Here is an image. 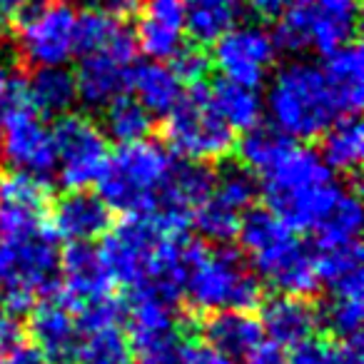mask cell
I'll use <instances>...</instances> for the list:
<instances>
[{"label":"cell","instance_id":"1","mask_svg":"<svg viewBox=\"0 0 364 364\" xmlns=\"http://www.w3.org/2000/svg\"><path fill=\"white\" fill-rule=\"evenodd\" d=\"M235 237L250 257L252 272L269 287L289 297H312L319 292L314 255L297 240L282 220L269 210L250 208L240 220Z\"/></svg>","mask_w":364,"mask_h":364},{"label":"cell","instance_id":"2","mask_svg":"<svg viewBox=\"0 0 364 364\" xmlns=\"http://www.w3.org/2000/svg\"><path fill=\"white\" fill-rule=\"evenodd\" d=\"M182 297L193 312L215 314L225 309L252 312L264 302V289L247 259L230 247L190 242Z\"/></svg>","mask_w":364,"mask_h":364},{"label":"cell","instance_id":"3","mask_svg":"<svg viewBox=\"0 0 364 364\" xmlns=\"http://www.w3.org/2000/svg\"><path fill=\"white\" fill-rule=\"evenodd\" d=\"M264 107L272 127L292 140L319 137L339 117L322 65L307 60L284 63L274 73Z\"/></svg>","mask_w":364,"mask_h":364},{"label":"cell","instance_id":"4","mask_svg":"<svg viewBox=\"0 0 364 364\" xmlns=\"http://www.w3.org/2000/svg\"><path fill=\"white\" fill-rule=\"evenodd\" d=\"M175 157L155 140L120 145L115 155H107L105 167L97 175V198L122 215L155 213L160 190L170 175Z\"/></svg>","mask_w":364,"mask_h":364},{"label":"cell","instance_id":"5","mask_svg":"<svg viewBox=\"0 0 364 364\" xmlns=\"http://www.w3.org/2000/svg\"><path fill=\"white\" fill-rule=\"evenodd\" d=\"M0 157L11 170L48 182L55 172L53 132L33 105L26 82L18 77L0 102Z\"/></svg>","mask_w":364,"mask_h":364},{"label":"cell","instance_id":"6","mask_svg":"<svg viewBox=\"0 0 364 364\" xmlns=\"http://www.w3.org/2000/svg\"><path fill=\"white\" fill-rule=\"evenodd\" d=\"M75 8L68 0H31L16 16L18 55L28 68H58L75 55Z\"/></svg>","mask_w":364,"mask_h":364},{"label":"cell","instance_id":"7","mask_svg":"<svg viewBox=\"0 0 364 364\" xmlns=\"http://www.w3.org/2000/svg\"><path fill=\"white\" fill-rule=\"evenodd\" d=\"M165 137L172 152L190 162H218L235 147V132L210 107L205 85H195L167 115Z\"/></svg>","mask_w":364,"mask_h":364},{"label":"cell","instance_id":"8","mask_svg":"<svg viewBox=\"0 0 364 364\" xmlns=\"http://www.w3.org/2000/svg\"><path fill=\"white\" fill-rule=\"evenodd\" d=\"M55 172L65 190H87L107 162V137L87 115L65 112L53 127Z\"/></svg>","mask_w":364,"mask_h":364},{"label":"cell","instance_id":"9","mask_svg":"<svg viewBox=\"0 0 364 364\" xmlns=\"http://www.w3.org/2000/svg\"><path fill=\"white\" fill-rule=\"evenodd\" d=\"M213 63L223 75L232 82L257 90L269 77L274 60H277V46L269 31L262 26H232L223 38L213 43Z\"/></svg>","mask_w":364,"mask_h":364},{"label":"cell","instance_id":"10","mask_svg":"<svg viewBox=\"0 0 364 364\" xmlns=\"http://www.w3.org/2000/svg\"><path fill=\"white\" fill-rule=\"evenodd\" d=\"M135 55L137 46L132 33L127 38H122L110 50L82 55L80 63H77V70L73 73L75 75L77 100H82V105L92 107V110H102L115 97L125 95V90L130 87V73L135 68Z\"/></svg>","mask_w":364,"mask_h":364},{"label":"cell","instance_id":"11","mask_svg":"<svg viewBox=\"0 0 364 364\" xmlns=\"http://www.w3.org/2000/svg\"><path fill=\"white\" fill-rule=\"evenodd\" d=\"M175 304V299L150 287L130 289L122 319H127V339L132 349H137L140 354L177 349L180 317H177Z\"/></svg>","mask_w":364,"mask_h":364},{"label":"cell","instance_id":"12","mask_svg":"<svg viewBox=\"0 0 364 364\" xmlns=\"http://www.w3.org/2000/svg\"><path fill=\"white\" fill-rule=\"evenodd\" d=\"M31 312L28 332L43 364H75L82 337L75 312L58 294H50Z\"/></svg>","mask_w":364,"mask_h":364},{"label":"cell","instance_id":"13","mask_svg":"<svg viewBox=\"0 0 364 364\" xmlns=\"http://www.w3.org/2000/svg\"><path fill=\"white\" fill-rule=\"evenodd\" d=\"M58 272H60V294L58 297L73 312L112 294V279L97 250L90 247V242L68 245L58 259Z\"/></svg>","mask_w":364,"mask_h":364},{"label":"cell","instance_id":"14","mask_svg":"<svg viewBox=\"0 0 364 364\" xmlns=\"http://www.w3.org/2000/svg\"><path fill=\"white\" fill-rule=\"evenodd\" d=\"M132 38L150 60H170L185 46V0H145Z\"/></svg>","mask_w":364,"mask_h":364},{"label":"cell","instance_id":"15","mask_svg":"<svg viewBox=\"0 0 364 364\" xmlns=\"http://www.w3.org/2000/svg\"><path fill=\"white\" fill-rule=\"evenodd\" d=\"M50 232L55 240L70 242H92L110 230V210L87 190H68L55 200L50 210Z\"/></svg>","mask_w":364,"mask_h":364},{"label":"cell","instance_id":"16","mask_svg":"<svg viewBox=\"0 0 364 364\" xmlns=\"http://www.w3.org/2000/svg\"><path fill=\"white\" fill-rule=\"evenodd\" d=\"M213 188L215 172L205 162H175L160 190L155 213H162L165 218L188 225L193 210L213 195Z\"/></svg>","mask_w":364,"mask_h":364},{"label":"cell","instance_id":"17","mask_svg":"<svg viewBox=\"0 0 364 364\" xmlns=\"http://www.w3.org/2000/svg\"><path fill=\"white\" fill-rule=\"evenodd\" d=\"M259 307H262V319H259L262 332L279 349H294L297 344L312 339L319 327V312L302 297L279 294Z\"/></svg>","mask_w":364,"mask_h":364},{"label":"cell","instance_id":"18","mask_svg":"<svg viewBox=\"0 0 364 364\" xmlns=\"http://www.w3.org/2000/svg\"><path fill=\"white\" fill-rule=\"evenodd\" d=\"M339 115H357L364 102V58L357 43L329 53L322 65Z\"/></svg>","mask_w":364,"mask_h":364},{"label":"cell","instance_id":"19","mask_svg":"<svg viewBox=\"0 0 364 364\" xmlns=\"http://www.w3.org/2000/svg\"><path fill=\"white\" fill-rule=\"evenodd\" d=\"M203 332L205 342L218 352L228 354L230 359H245L264 342L259 319H255L250 312H235V309L210 314L203 324Z\"/></svg>","mask_w":364,"mask_h":364},{"label":"cell","instance_id":"20","mask_svg":"<svg viewBox=\"0 0 364 364\" xmlns=\"http://www.w3.org/2000/svg\"><path fill=\"white\" fill-rule=\"evenodd\" d=\"M205 95H208L210 107L232 132H247L262 120L264 102L255 87H245L223 77L213 87H205Z\"/></svg>","mask_w":364,"mask_h":364},{"label":"cell","instance_id":"21","mask_svg":"<svg viewBox=\"0 0 364 364\" xmlns=\"http://www.w3.org/2000/svg\"><path fill=\"white\" fill-rule=\"evenodd\" d=\"M130 87L135 90V100L145 107L150 115L167 117L182 100V82L165 63H142L130 73Z\"/></svg>","mask_w":364,"mask_h":364},{"label":"cell","instance_id":"22","mask_svg":"<svg viewBox=\"0 0 364 364\" xmlns=\"http://www.w3.org/2000/svg\"><path fill=\"white\" fill-rule=\"evenodd\" d=\"M319 157L332 172H347L354 175L364 157V127L357 115L337 117L327 130L322 132Z\"/></svg>","mask_w":364,"mask_h":364},{"label":"cell","instance_id":"23","mask_svg":"<svg viewBox=\"0 0 364 364\" xmlns=\"http://www.w3.org/2000/svg\"><path fill=\"white\" fill-rule=\"evenodd\" d=\"M242 0H185V33L198 46H213L237 23Z\"/></svg>","mask_w":364,"mask_h":364},{"label":"cell","instance_id":"24","mask_svg":"<svg viewBox=\"0 0 364 364\" xmlns=\"http://www.w3.org/2000/svg\"><path fill=\"white\" fill-rule=\"evenodd\" d=\"M26 87L41 115H65L77 100L75 75L65 70V65L36 68Z\"/></svg>","mask_w":364,"mask_h":364},{"label":"cell","instance_id":"25","mask_svg":"<svg viewBox=\"0 0 364 364\" xmlns=\"http://www.w3.org/2000/svg\"><path fill=\"white\" fill-rule=\"evenodd\" d=\"M130 36L122 21L107 16L97 6H90L75 16V55H90L115 48L122 38Z\"/></svg>","mask_w":364,"mask_h":364},{"label":"cell","instance_id":"26","mask_svg":"<svg viewBox=\"0 0 364 364\" xmlns=\"http://www.w3.org/2000/svg\"><path fill=\"white\" fill-rule=\"evenodd\" d=\"M75 364H132V344L120 324L87 329L80 337Z\"/></svg>","mask_w":364,"mask_h":364},{"label":"cell","instance_id":"27","mask_svg":"<svg viewBox=\"0 0 364 364\" xmlns=\"http://www.w3.org/2000/svg\"><path fill=\"white\" fill-rule=\"evenodd\" d=\"M105 110V120L102 127L112 140H117L120 145H130V142L147 140L152 132V115L135 100V97L120 95L102 107Z\"/></svg>","mask_w":364,"mask_h":364},{"label":"cell","instance_id":"28","mask_svg":"<svg viewBox=\"0 0 364 364\" xmlns=\"http://www.w3.org/2000/svg\"><path fill=\"white\" fill-rule=\"evenodd\" d=\"M289 145H294L292 137L279 132L272 125H255L245 132V137L237 142V155L242 167L250 172H259L262 175Z\"/></svg>","mask_w":364,"mask_h":364},{"label":"cell","instance_id":"29","mask_svg":"<svg viewBox=\"0 0 364 364\" xmlns=\"http://www.w3.org/2000/svg\"><path fill=\"white\" fill-rule=\"evenodd\" d=\"M359 230H362V203H359V195L352 193V190H344V195L334 205L329 218L314 232V245L352 242V240H359Z\"/></svg>","mask_w":364,"mask_h":364},{"label":"cell","instance_id":"30","mask_svg":"<svg viewBox=\"0 0 364 364\" xmlns=\"http://www.w3.org/2000/svg\"><path fill=\"white\" fill-rule=\"evenodd\" d=\"M364 319V299L362 292H339L329 294L327 307L319 314V324L329 329L339 342L347 339H359Z\"/></svg>","mask_w":364,"mask_h":364},{"label":"cell","instance_id":"31","mask_svg":"<svg viewBox=\"0 0 364 364\" xmlns=\"http://www.w3.org/2000/svg\"><path fill=\"white\" fill-rule=\"evenodd\" d=\"M190 220H193L200 237H205L208 242H215V245H225V242H230V240H235L242 215L235 213L232 208H228L225 203H220L218 198L210 195L203 205H198V208L193 210Z\"/></svg>","mask_w":364,"mask_h":364},{"label":"cell","instance_id":"32","mask_svg":"<svg viewBox=\"0 0 364 364\" xmlns=\"http://www.w3.org/2000/svg\"><path fill=\"white\" fill-rule=\"evenodd\" d=\"M289 364H364L362 339L329 342V339H307L292 349Z\"/></svg>","mask_w":364,"mask_h":364},{"label":"cell","instance_id":"33","mask_svg":"<svg viewBox=\"0 0 364 364\" xmlns=\"http://www.w3.org/2000/svg\"><path fill=\"white\" fill-rule=\"evenodd\" d=\"M259 195V185L247 167H228L223 175H215L213 198L232 208L235 213L245 215L255 205Z\"/></svg>","mask_w":364,"mask_h":364},{"label":"cell","instance_id":"34","mask_svg":"<svg viewBox=\"0 0 364 364\" xmlns=\"http://www.w3.org/2000/svg\"><path fill=\"white\" fill-rule=\"evenodd\" d=\"M172 65L170 70L175 73V77L182 82V85H203L205 77H208L210 68H213V60L210 55L203 50V48H185L182 46L175 55L170 58Z\"/></svg>","mask_w":364,"mask_h":364},{"label":"cell","instance_id":"35","mask_svg":"<svg viewBox=\"0 0 364 364\" xmlns=\"http://www.w3.org/2000/svg\"><path fill=\"white\" fill-rule=\"evenodd\" d=\"M177 364H235V359L218 352L208 342H188L177 349Z\"/></svg>","mask_w":364,"mask_h":364},{"label":"cell","instance_id":"36","mask_svg":"<svg viewBox=\"0 0 364 364\" xmlns=\"http://www.w3.org/2000/svg\"><path fill=\"white\" fill-rule=\"evenodd\" d=\"M297 0H245L247 11L259 21H277L287 8H292Z\"/></svg>","mask_w":364,"mask_h":364},{"label":"cell","instance_id":"37","mask_svg":"<svg viewBox=\"0 0 364 364\" xmlns=\"http://www.w3.org/2000/svg\"><path fill=\"white\" fill-rule=\"evenodd\" d=\"M0 364H43V359L33 344L18 342L16 347L6 349V352L0 354Z\"/></svg>","mask_w":364,"mask_h":364},{"label":"cell","instance_id":"38","mask_svg":"<svg viewBox=\"0 0 364 364\" xmlns=\"http://www.w3.org/2000/svg\"><path fill=\"white\" fill-rule=\"evenodd\" d=\"M18 342H23V329L18 324L16 317L6 314L0 309V354L6 352V349L16 347Z\"/></svg>","mask_w":364,"mask_h":364},{"label":"cell","instance_id":"39","mask_svg":"<svg viewBox=\"0 0 364 364\" xmlns=\"http://www.w3.org/2000/svg\"><path fill=\"white\" fill-rule=\"evenodd\" d=\"M13 82H16V77H13V53L0 46V102L8 95Z\"/></svg>","mask_w":364,"mask_h":364},{"label":"cell","instance_id":"40","mask_svg":"<svg viewBox=\"0 0 364 364\" xmlns=\"http://www.w3.org/2000/svg\"><path fill=\"white\" fill-rule=\"evenodd\" d=\"M137 364H177V349H165V352L140 354Z\"/></svg>","mask_w":364,"mask_h":364},{"label":"cell","instance_id":"41","mask_svg":"<svg viewBox=\"0 0 364 364\" xmlns=\"http://www.w3.org/2000/svg\"><path fill=\"white\" fill-rule=\"evenodd\" d=\"M31 0H0V16H13L16 18Z\"/></svg>","mask_w":364,"mask_h":364}]
</instances>
